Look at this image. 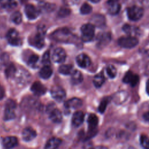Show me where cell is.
<instances>
[{"label": "cell", "mask_w": 149, "mask_h": 149, "mask_svg": "<svg viewBox=\"0 0 149 149\" xmlns=\"http://www.w3.org/2000/svg\"><path fill=\"white\" fill-rule=\"evenodd\" d=\"M73 37V34L68 29L62 28L58 29L52 33V38L58 41L62 42H68Z\"/></svg>", "instance_id": "obj_1"}, {"label": "cell", "mask_w": 149, "mask_h": 149, "mask_svg": "<svg viewBox=\"0 0 149 149\" xmlns=\"http://www.w3.org/2000/svg\"><path fill=\"white\" fill-rule=\"evenodd\" d=\"M81 39L84 42H88L93 40L94 36L95 26L90 23L83 24L81 27Z\"/></svg>", "instance_id": "obj_2"}, {"label": "cell", "mask_w": 149, "mask_h": 149, "mask_svg": "<svg viewBox=\"0 0 149 149\" xmlns=\"http://www.w3.org/2000/svg\"><path fill=\"white\" fill-rule=\"evenodd\" d=\"M118 44L122 48H132L135 47L139 43V40L135 36H128L122 37L118 41Z\"/></svg>", "instance_id": "obj_3"}, {"label": "cell", "mask_w": 149, "mask_h": 149, "mask_svg": "<svg viewBox=\"0 0 149 149\" xmlns=\"http://www.w3.org/2000/svg\"><path fill=\"white\" fill-rule=\"evenodd\" d=\"M144 10L142 8L137 6H133L127 9V15L132 21H137L143 16Z\"/></svg>", "instance_id": "obj_4"}, {"label": "cell", "mask_w": 149, "mask_h": 149, "mask_svg": "<svg viewBox=\"0 0 149 149\" xmlns=\"http://www.w3.org/2000/svg\"><path fill=\"white\" fill-rule=\"evenodd\" d=\"M16 102L12 100H8L6 101L4 111V119L6 120H11L15 118V110L16 109Z\"/></svg>", "instance_id": "obj_5"}, {"label": "cell", "mask_w": 149, "mask_h": 149, "mask_svg": "<svg viewBox=\"0 0 149 149\" xmlns=\"http://www.w3.org/2000/svg\"><path fill=\"white\" fill-rule=\"evenodd\" d=\"M45 30L44 27H39L37 33L35 34L32 42L35 47L41 49L44 45Z\"/></svg>", "instance_id": "obj_6"}, {"label": "cell", "mask_w": 149, "mask_h": 149, "mask_svg": "<svg viewBox=\"0 0 149 149\" xmlns=\"http://www.w3.org/2000/svg\"><path fill=\"white\" fill-rule=\"evenodd\" d=\"M47 111L49 114V118L51 120L56 123L61 122L62 120V113L59 109L55 108L54 104H49L47 108Z\"/></svg>", "instance_id": "obj_7"}, {"label": "cell", "mask_w": 149, "mask_h": 149, "mask_svg": "<svg viewBox=\"0 0 149 149\" xmlns=\"http://www.w3.org/2000/svg\"><path fill=\"white\" fill-rule=\"evenodd\" d=\"M6 39L8 42L13 46H19L21 44V39L19 33L14 29H10L6 34Z\"/></svg>", "instance_id": "obj_8"}, {"label": "cell", "mask_w": 149, "mask_h": 149, "mask_svg": "<svg viewBox=\"0 0 149 149\" xmlns=\"http://www.w3.org/2000/svg\"><path fill=\"white\" fill-rule=\"evenodd\" d=\"M51 95L54 100L59 102H61L65 100L66 97V92L63 88L56 86L51 88Z\"/></svg>", "instance_id": "obj_9"}, {"label": "cell", "mask_w": 149, "mask_h": 149, "mask_svg": "<svg viewBox=\"0 0 149 149\" xmlns=\"http://www.w3.org/2000/svg\"><path fill=\"white\" fill-rule=\"evenodd\" d=\"M139 76L130 70L127 72L123 78V81L125 83L129 84L132 87L135 86L139 83Z\"/></svg>", "instance_id": "obj_10"}, {"label": "cell", "mask_w": 149, "mask_h": 149, "mask_svg": "<svg viewBox=\"0 0 149 149\" xmlns=\"http://www.w3.org/2000/svg\"><path fill=\"white\" fill-rule=\"evenodd\" d=\"M24 12L27 17L30 20L36 19L40 13L39 10L31 4H27L25 6Z\"/></svg>", "instance_id": "obj_11"}, {"label": "cell", "mask_w": 149, "mask_h": 149, "mask_svg": "<svg viewBox=\"0 0 149 149\" xmlns=\"http://www.w3.org/2000/svg\"><path fill=\"white\" fill-rule=\"evenodd\" d=\"M66 57V54L65 50L62 48H57L54 49L52 59L56 63H62L65 61Z\"/></svg>", "instance_id": "obj_12"}, {"label": "cell", "mask_w": 149, "mask_h": 149, "mask_svg": "<svg viewBox=\"0 0 149 149\" xmlns=\"http://www.w3.org/2000/svg\"><path fill=\"white\" fill-rule=\"evenodd\" d=\"M31 91L37 96H41L45 94L46 87L40 81H35L31 86Z\"/></svg>", "instance_id": "obj_13"}, {"label": "cell", "mask_w": 149, "mask_h": 149, "mask_svg": "<svg viewBox=\"0 0 149 149\" xmlns=\"http://www.w3.org/2000/svg\"><path fill=\"white\" fill-rule=\"evenodd\" d=\"M128 93L125 91H119L114 94L112 100L117 105L122 104L125 102L128 98Z\"/></svg>", "instance_id": "obj_14"}, {"label": "cell", "mask_w": 149, "mask_h": 149, "mask_svg": "<svg viewBox=\"0 0 149 149\" xmlns=\"http://www.w3.org/2000/svg\"><path fill=\"white\" fill-rule=\"evenodd\" d=\"M76 63L81 68H88L91 63V60L88 55L85 54H80L76 57Z\"/></svg>", "instance_id": "obj_15"}, {"label": "cell", "mask_w": 149, "mask_h": 149, "mask_svg": "<svg viewBox=\"0 0 149 149\" xmlns=\"http://www.w3.org/2000/svg\"><path fill=\"white\" fill-rule=\"evenodd\" d=\"M91 23L94 26L102 28L105 25L106 20L105 17L101 14H95L93 15L90 19Z\"/></svg>", "instance_id": "obj_16"}, {"label": "cell", "mask_w": 149, "mask_h": 149, "mask_svg": "<svg viewBox=\"0 0 149 149\" xmlns=\"http://www.w3.org/2000/svg\"><path fill=\"white\" fill-rule=\"evenodd\" d=\"M84 118V114L82 111L75 112L72 118V123L73 126L77 127L80 126L83 122Z\"/></svg>", "instance_id": "obj_17"}, {"label": "cell", "mask_w": 149, "mask_h": 149, "mask_svg": "<svg viewBox=\"0 0 149 149\" xmlns=\"http://www.w3.org/2000/svg\"><path fill=\"white\" fill-rule=\"evenodd\" d=\"M98 45L100 47H104L108 45L111 40V35L110 33H103L100 34L98 38Z\"/></svg>", "instance_id": "obj_18"}, {"label": "cell", "mask_w": 149, "mask_h": 149, "mask_svg": "<svg viewBox=\"0 0 149 149\" xmlns=\"http://www.w3.org/2000/svg\"><path fill=\"white\" fill-rule=\"evenodd\" d=\"M82 105V101L78 98H72L67 100L65 104L64 107L66 109H77Z\"/></svg>", "instance_id": "obj_19"}, {"label": "cell", "mask_w": 149, "mask_h": 149, "mask_svg": "<svg viewBox=\"0 0 149 149\" xmlns=\"http://www.w3.org/2000/svg\"><path fill=\"white\" fill-rule=\"evenodd\" d=\"M18 144L17 139L14 136H7L3 139L2 145L6 148H12Z\"/></svg>", "instance_id": "obj_20"}, {"label": "cell", "mask_w": 149, "mask_h": 149, "mask_svg": "<svg viewBox=\"0 0 149 149\" xmlns=\"http://www.w3.org/2000/svg\"><path fill=\"white\" fill-rule=\"evenodd\" d=\"M36 130L31 127H26L22 132V138L26 141L32 140L36 137Z\"/></svg>", "instance_id": "obj_21"}, {"label": "cell", "mask_w": 149, "mask_h": 149, "mask_svg": "<svg viewBox=\"0 0 149 149\" xmlns=\"http://www.w3.org/2000/svg\"><path fill=\"white\" fill-rule=\"evenodd\" d=\"M15 76L17 78V81L22 84H25L29 81L30 74L25 70H20L16 73Z\"/></svg>", "instance_id": "obj_22"}, {"label": "cell", "mask_w": 149, "mask_h": 149, "mask_svg": "<svg viewBox=\"0 0 149 149\" xmlns=\"http://www.w3.org/2000/svg\"><path fill=\"white\" fill-rule=\"evenodd\" d=\"M98 123V119L96 115L94 113H90L87 118V123L88 126V129L90 131H94Z\"/></svg>", "instance_id": "obj_23"}, {"label": "cell", "mask_w": 149, "mask_h": 149, "mask_svg": "<svg viewBox=\"0 0 149 149\" xmlns=\"http://www.w3.org/2000/svg\"><path fill=\"white\" fill-rule=\"evenodd\" d=\"M62 140L57 137H52L49 139L47 142L45 148L47 149H54L58 148L61 144Z\"/></svg>", "instance_id": "obj_24"}, {"label": "cell", "mask_w": 149, "mask_h": 149, "mask_svg": "<svg viewBox=\"0 0 149 149\" xmlns=\"http://www.w3.org/2000/svg\"><path fill=\"white\" fill-rule=\"evenodd\" d=\"M52 74V69L49 65H44L40 70V76L44 79H49Z\"/></svg>", "instance_id": "obj_25"}, {"label": "cell", "mask_w": 149, "mask_h": 149, "mask_svg": "<svg viewBox=\"0 0 149 149\" xmlns=\"http://www.w3.org/2000/svg\"><path fill=\"white\" fill-rule=\"evenodd\" d=\"M83 79L82 73L77 70H74L71 74V82L73 84H79L82 82Z\"/></svg>", "instance_id": "obj_26"}, {"label": "cell", "mask_w": 149, "mask_h": 149, "mask_svg": "<svg viewBox=\"0 0 149 149\" xmlns=\"http://www.w3.org/2000/svg\"><path fill=\"white\" fill-rule=\"evenodd\" d=\"M73 67L70 64H65L61 65L58 68L59 72L63 75L71 74L73 72Z\"/></svg>", "instance_id": "obj_27"}, {"label": "cell", "mask_w": 149, "mask_h": 149, "mask_svg": "<svg viewBox=\"0 0 149 149\" xmlns=\"http://www.w3.org/2000/svg\"><path fill=\"white\" fill-rule=\"evenodd\" d=\"M109 5L108 12L112 15H115L119 13L120 9V5L118 1L108 3Z\"/></svg>", "instance_id": "obj_28"}, {"label": "cell", "mask_w": 149, "mask_h": 149, "mask_svg": "<svg viewBox=\"0 0 149 149\" xmlns=\"http://www.w3.org/2000/svg\"><path fill=\"white\" fill-rule=\"evenodd\" d=\"M105 80V79L104 74L101 73H100L94 77L93 84L95 87L99 88L104 84Z\"/></svg>", "instance_id": "obj_29"}, {"label": "cell", "mask_w": 149, "mask_h": 149, "mask_svg": "<svg viewBox=\"0 0 149 149\" xmlns=\"http://www.w3.org/2000/svg\"><path fill=\"white\" fill-rule=\"evenodd\" d=\"M122 29L129 36H134L135 35L137 34L138 32H139V30L136 27H133V26H132L129 24H125L123 26Z\"/></svg>", "instance_id": "obj_30"}, {"label": "cell", "mask_w": 149, "mask_h": 149, "mask_svg": "<svg viewBox=\"0 0 149 149\" xmlns=\"http://www.w3.org/2000/svg\"><path fill=\"white\" fill-rule=\"evenodd\" d=\"M1 6L5 9H11L15 7L17 3L15 0H0Z\"/></svg>", "instance_id": "obj_31"}, {"label": "cell", "mask_w": 149, "mask_h": 149, "mask_svg": "<svg viewBox=\"0 0 149 149\" xmlns=\"http://www.w3.org/2000/svg\"><path fill=\"white\" fill-rule=\"evenodd\" d=\"M16 73V69L12 63H10L7 66L5 69V74L8 78L15 76Z\"/></svg>", "instance_id": "obj_32"}, {"label": "cell", "mask_w": 149, "mask_h": 149, "mask_svg": "<svg viewBox=\"0 0 149 149\" xmlns=\"http://www.w3.org/2000/svg\"><path fill=\"white\" fill-rule=\"evenodd\" d=\"M111 98H110V97H105V98H104L101 100V102H100V104L98 106V111L100 113H102L104 112V111L106 109L107 106L108 104V103L110 101Z\"/></svg>", "instance_id": "obj_33"}, {"label": "cell", "mask_w": 149, "mask_h": 149, "mask_svg": "<svg viewBox=\"0 0 149 149\" xmlns=\"http://www.w3.org/2000/svg\"><path fill=\"white\" fill-rule=\"evenodd\" d=\"M10 18H11V20L16 24H20L22 20V14L19 11H16L13 13L12 15H11Z\"/></svg>", "instance_id": "obj_34"}, {"label": "cell", "mask_w": 149, "mask_h": 149, "mask_svg": "<svg viewBox=\"0 0 149 149\" xmlns=\"http://www.w3.org/2000/svg\"><path fill=\"white\" fill-rule=\"evenodd\" d=\"M106 72L108 76L111 79L115 77V76H116V73H117L116 69L113 65H108L106 68Z\"/></svg>", "instance_id": "obj_35"}, {"label": "cell", "mask_w": 149, "mask_h": 149, "mask_svg": "<svg viewBox=\"0 0 149 149\" xmlns=\"http://www.w3.org/2000/svg\"><path fill=\"white\" fill-rule=\"evenodd\" d=\"M92 11V7L87 3H84L80 7V12L82 15H88Z\"/></svg>", "instance_id": "obj_36"}, {"label": "cell", "mask_w": 149, "mask_h": 149, "mask_svg": "<svg viewBox=\"0 0 149 149\" xmlns=\"http://www.w3.org/2000/svg\"><path fill=\"white\" fill-rule=\"evenodd\" d=\"M70 13V10L66 7H62L59 9L58 15L61 17H65L69 16Z\"/></svg>", "instance_id": "obj_37"}, {"label": "cell", "mask_w": 149, "mask_h": 149, "mask_svg": "<svg viewBox=\"0 0 149 149\" xmlns=\"http://www.w3.org/2000/svg\"><path fill=\"white\" fill-rule=\"evenodd\" d=\"M141 145L145 148L149 149V138L146 135H141L140 138Z\"/></svg>", "instance_id": "obj_38"}, {"label": "cell", "mask_w": 149, "mask_h": 149, "mask_svg": "<svg viewBox=\"0 0 149 149\" xmlns=\"http://www.w3.org/2000/svg\"><path fill=\"white\" fill-rule=\"evenodd\" d=\"M38 56L37 55L33 54L30 55V56L29 57V59H28V63L30 66H33L35 67V66L36 65L37 62L38 61Z\"/></svg>", "instance_id": "obj_39"}, {"label": "cell", "mask_w": 149, "mask_h": 149, "mask_svg": "<svg viewBox=\"0 0 149 149\" xmlns=\"http://www.w3.org/2000/svg\"><path fill=\"white\" fill-rule=\"evenodd\" d=\"M42 63L44 65H49L50 64V54L49 51H47L42 58Z\"/></svg>", "instance_id": "obj_40"}, {"label": "cell", "mask_w": 149, "mask_h": 149, "mask_svg": "<svg viewBox=\"0 0 149 149\" xmlns=\"http://www.w3.org/2000/svg\"><path fill=\"white\" fill-rule=\"evenodd\" d=\"M41 8L42 10H46L47 12H51L53 10L55 9V5L53 3H43L41 5Z\"/></svg>", "instance_id": "obj_41"}, {"label": "cell", "mask_w": 149, "mask_h": 149, "mask_svg": "<svg viewBox=\"0 0 149 149\" xmlns=\"http://www.w3.org/2000/svg\"><path fill=\"white\" fill-rule=\"evenodd\" d=\"M5 95V90L2 86L0 85V100H2Z\"/></svg>", "instance_id": "obj_42"}, {"label": "cell", "mask_w": 149, "mask_h": 149, "mask_svg": "<svg viewBox=\"0 0 149 149\" xmlns=\"http://www.w3.org/2000/svg\"><path fill=\"white\" fill-rule=\"evenodd\" d=\"M143 117L144 120L148 121L149 120V111L144 113L143 116Z\"/></svg>", "instance_id": "obj_43"}, {"label": "cell", "mask_w": 149, "mask_h": 149, "mask_svg": "<svg viewBox=\"0 0 149 149\" xmlns=\"http://www.w3.org/2000/svg\"><path fill=\"white\" fill-rule=\"evenodd\" d=\"M146 90L148 95H149V79L146 82Z\"/></svg>", "instance_id": "obj_44"}, {"label": "cell", "mask_w": 149, "mask_h": 149, "mask_svg": "<svg viewBox=\"0 0 149 149\" xmlns=\"http://www.w3.org/2000/svg\"><path fill=\"white\" fill-rule=\"evenodd\" d=\"M89 1L93 2V3H98L101 0H88Z\"/></svg>", "instance_id": "obj_45"}]
</instances>
